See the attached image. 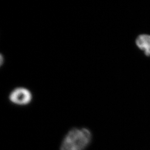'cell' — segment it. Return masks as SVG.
Listing matches in <instances>:
<instances>
[{"label":"cell","mask_w":150,"mask_h":150,"mask_svg":"<svg viewBox=\"0 0 150 150\" xmlns=\"http://www.w3.org/2000/svg\"><path fill=\"white\" fill-rule=\"evenodd\" d=\"M91 138V132L87 128H73L64 137L60 150H84Z\"/></svg>","instance_id":"cell-1"},{"label":"cell","mask_w":150,"mask_h":150,"mask_svg":"<svg viewBox=\"0 0 150 150\" xmlns=\"http://www.w3.org/2000/svg\"><path fill=\"white\" fill-rule=\"evenodd\" d=\"M8 98L10 102L14 105H26L32 102L33 95L27 88L19 86L15 88L10 92Z\"/></svg>","instance_id":"cell-2"},{"label":"cell","mask_w":150,"mask_h":150,"mask_svg":"<svg viewBox=\"0 0 150 150\" xmlns=\"http://www.w3.org/2000/svg\"><path fill=\"white\" fill-rule=\"evenodd\" d=\"M136 44L140 50L144 52L145 54L150 56V35H140L136 39Z\"/></svg>","instance_id":"cell-3"},{"label":"cell","mask_w":150,"mask_h":150,"mask_svg":"<svg viewBox=\"0 0 150 150\" xmlns=\"http://www.w3.org/2000/svg\"><path fill=\"white\" fill-rule=\"evenodd\" d=\"M3 59H4V58H3V55L2 54H1V65H3Z\"/></svg>","instance_id":"cell-4"}]
</instances>
